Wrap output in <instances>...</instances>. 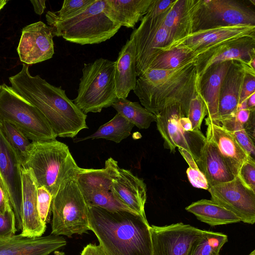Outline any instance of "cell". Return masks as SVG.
I'll return each instance as SVG.
<instances>
[{
    "label": "cell",
    "instance_id": "d6986e66",
    "mask_svg": "<svg viewBox=\"0 0 255 255\" xmlns=\"http://www.w3.org/2000/svg\"><path fill=\"white\" fill-rule=\"evenodd\" d=\"M66 245V240L60 236L28 238L15 234L0 238V255H49Z\"/></svg>",
    "mask_w": 255,
    "mask_h": 255
},
{
    "label": "cell",
    "instance_id": "ab89813d",
    "mask_svg": "<svg viewBox=\"0 0 255 255\" xmlns=\"http://www.w3.org/2000/svg\"><path fill=\"white\" fill-rule=\"evenodd\" d=\"M237 176L246 187L255 192V160L250 157L244 161Z\"/></svg>",
    "mask_w": 255,
    "mask_h": 255
},
{
    "label": "cell",
    "instance_id": "8d00e7d4",
    "mask_svg": "<svg viewBox=\"0 0 255 255\" xmlns=\"http://www.w3.org/2000/svg\"><path fill=\"white\" fill-rule=\"evenodd\" d=\"M178 150L189 165L186 173L190 183L194 187L208 190L209 185L207 180L198 167L193 156L183 149L178 148Z\"/></svg>",
    "mask_w": 255,
    "mask_h": 255
},
{
    "label": "cell",
    "instance_id": "ba28073f",
    "mask_svg": "<svg viewBox=\"0 0 255 255\" xmlns=\"http://www.w3.org/2000/svg\"><path fill=\"white\" fill-rule=\"evenodd\" d=\"M0 121L11 124L32 142L52 141L57 137L43 115L5 84L0 90Z\"/></svg>",
    "mask_w": 255,
    "mask_h": 255
},
{
    "label": "cell",
    "instance_id": "836d02e7",
    "mask_svg": "<svg viewBox=\"0 0 255 255\" xmlns=\"http://www.w3.org/2000/svg\"><path fill=\"white\" fill-rule=\"evenodd\" d=\"M228 236L222 233L208 232L192 247L189 255H219Z\"/></svg>",
    "mask_w": 255,
    "mask_h": 255
},
{
    "label": "cell",
    "instance_id": "5bb4252c",
    "mask_svg": "<svg viewBox=\"0 0 255 255\" xmlns=\"http://www.w3.org/2000/svg\"><path fill=\"white\" fill-rule=\"evenodd\" d=\"M246 36H255V25H237L200 30L172 41L160 49L167 51L184 48L192 51L206 50L225 41Z\"/></svg>",
    "mask_w": 255,
    "mask_h": 255
},
{
    "label": "cell",
    "instance_id": "f1b7e54d",
    "mask_svg": "<svg viewBox=\"0 0 255 255\" xmlns=\"http://www.w3.org/2000/svg\"><path fill=\"white\" fill-rule=\"evenodd\" d=\"M185 210L201 222L212 227L241 222L234 213L211 200L204 199L194 202Z\"/></svg>",
    "mask_w": 255,
    "mask_h": 255
},
{
    "label": "cell",
    "instance_id": "6da1fadb",
    "mask_svg": "<svg viewBox=\"0 0 255 255\" xmlns=\"http://www.w3.org/2000/svg\"><path fill=\"white\" fill-rule=\"evenodd\" d=\"M12 88L34 106L44 117L57 136L75 137L88 128L87 115L67 96L61 87H56L38 75L31 76L28 66L9 77Z\"/></svg>",
    "mask_w": 255,
    "mask_h": 255
},
{
    "label": "cell",
    "instance_id": "f35d334b",
    "mask_svg": "<svg viewBox=\"0 0 255 255\" xmlns=\"http://www.w3.org/2000/svg\"><path fill=\"white\" fill-rule=\"evenodd\" d=\"M52 196L44 187L37 188V207L39 215L46 225L50 221Z\"/></svg>",
    "mask_w": 255,
    "mask_h": 255
},
{
    "label": "cell",
    "instance_id": "1f68e13d",
    "mask_svg": "<svg viewBox=\"0 0 255 255\" xmlns=\"http://www.w3.org/2000/svg\"><path fill=\"white\" fill-rule=\"evenodd\" d=\"M207 50L192 51L184 48H175L162 51L152 62L148 68L158 70L173 69L194 59Z\"/></svg>",
    "mask_w": 255,
    "mask_h": 255
},
{
    "label": "cell",
    "instance_id": "4fadbf2b",
    "mask_svg": "<svg viewBox=\"0 0 255 255\" xmlns=\"http://www.w3.org/2000/svg\"><path fill=\"white\" fill-rule=\"evenodd\" d=\"M255 57V36H246L225 41L194 58L197 74L200 77L212 65L228 61L247 64Z\"/></svg>",
    "mask_w": 255,
    "mask_h": 255
},
{
    "label": "cell",
    "instance_id": "603a6c76",
    "mask_svg": "<svg viewBox=\"0 0 255 255\" xmlns=\"http://www.w3.org/2000/svg\"><path fill=\"white\" fill-rule=\"evenodd\" d=\"M195 162L205 175L209 188L233 180L236 176L217 148L205 137Z\"/></svg>",
    "mask_w": 255,
    "mask_h": 255
},
{
    "label": "cell",
    "instance_id": "d590c367",
    "mask_svg": "<svg viewBox=\"0 0 255 255\" xmlns=\"http://www.w3.org/2000/svg\"><path fill=\"white\" fill-rule=\"evenodd\" d=\"M199 80L196 93L189 103L187 118L192 128V132H200L201 125L203 119L207 116V110L204 99L199 88Z\"/></svg>",
    "mask_w": 255,
    "mask_h": 255
},
{
    "label": "cell",
    "instance_id": "9a60e30c",
    "mask_svg": "<svg viewBox=\"0 0 255 255\" xmlns=\"http://www.w3.org/2000/svg\"><path fill=\"white\" fill-rule=\"evenodd\" d=\"M53 37L51 28L41 21L23 27L17 48L20 61L28 65L51 58Z\"/></svg>",
    "mask_w": 255,
    "mask_h": 255
},
{
    "label": "cell",
    "instance_id": "74e56055",
    "mask_svg": "<svg viewBox=\"0 0 255 255\" xmlns=\"http://www.w3.org/2000/svg\"><path fill=\"white\" fill-rule=\"evenodd\" d=\"M95 0H65L60 9L51 11V14L59 19H65L75 16L87 8Z\"/></svg>",
    "mask_w": 255,
    "mask_h": 255
},
{
    "label": "cell",
    "instance_id": "44dd1931",
    "mask_svg": "<svg viewBox=\"0 0 255 255\" xmlns=\"http://www.w3.org/2000/svg\"><path fill=\"white\" fill-rule=\"evenodd\" d=\"M111 191L132 210L140 215H145L146 186L142 179L133 175L130 170L120 167Z\"/></svg>",
    "mask_w": 255,
    "mask_h": 255
},
{
    "label": "cell",
    "instance_id": "ac0fdd59",
    "mask_svg": "<svg viewBox=\"0 0 255 255\" xmlns=\"http://www.w3.org/2000/svg\"><path fill=\"white\" fill-rule=\"evenodd\" d=\"M188 109L179 105H171L165 107L156 117L157 129L161 135L165 148L170 152H174L175 148H182L189 152L193 157L189 142L185 136V133L182 129L180 119L187 117Z\"/></svg>",
    "mask_w": 255,
    "mask_h": 255
},
{
    "label": "cell",
    "instance_id": "816d5d0a",
    "mask_svg": "<svg viewBox=\"0 0 255 255\" xmlns=\"http://www.w3.org/2000/svg\"><path fill=\"white\" fill-rule=\"evenodd\" d=\"M8 2L6 0H0V10Z\"/></svg>",
    "mask_w": 255,
    "mask_h": 255
},
{
    "label": "cell",
    "instance_id": "83f0119b",
    "mask_svg": "<svg viewBox=\"0 0 255 255\" xmlns=\"http://www.w3.org/2000/svg\"><path fill=\"white\" fill-rule=\"evenodd\" d=\"M199 0H176L166 13L163 25L169 31L172 41L192 33L193 16Z\"/></svg>",
    "mask_w": 255,
    "mask_h": 255
},
{
    "label": "cell",
    "instance_id": "7a4b0ae2",
    "mask_svg": "<svg viewBox=\"0 0 255 255\" xmlns=\"http://www.w3.org/2000/svg\"><path fill=\"white\" fill-rule=\"evenodd\" d=\"M90 229L106 255H152L145 215L110 212L88 205Z\"/></svg>",
    "mask_w": 255,
    "mask_h": 255
},
{
    "label": "cell",
    "instance_id": "ffe728a7",
    "mask_svg": "<svg viewBox=\"0 0 255 255\" xmlns=\"http://www.w3.org/2000/svg\"><path fill=\"white\" fill-rule=\"evenodd\" d=\"M244 73V69L241 63L237 61H233L222 83L217 118L213 123L218 124L220 122L235 116L238 110Z\"/></svg>",
    "mask_w": 255,
    "mask_h": 255
},
{
    "label": "cell",
    "instance_id": "8fae6325",
    "mask_svg": "<svg viewBox=\"0 0 255 255\" xmlns=\"http://www.w3.org/2000/svg\"><path fill=\"white\" fill-rule=\"evenodd\" d=\"M152 255H189L193 245L208 231L183 223L150 226Z\"/></svg>",
    "mask_w": 255,
    "mask_h": 255
},
{
    "label": "cell",
    "instance_id": "d6a6232c",
    "mask_svg": "<svg viewBox=\"0 0 255 255\" xmlns=\"http://www.w3.org/2000/svg\"><path fill=\"white\" fill-rule=\"evenodd\" d=\"M1 131L17 155L22 166L27 160L31 142L14 126L5 121H0Z\"/></svg>",
    "mask_w": 255,
    "mask_h": 255
},
{
    "label": "cell",
    "instance_id": "277c9868",
    "mask_svg": "<svg viewBox=\"0 0 255 255\" xmlns=\"http://www.w3.org/2000/svg\"><path fill=\"white\" fill-rule=\"evenodd\" d=\"M23 166L31 170L37 187H44L52 198L61 185L76 177L81 169L67 145L56 139L31 142L27 160Z\"/></svg>",
    "mask_w": 255,
    "mask_h": 255
},
{
    "label": "cell",
    "instance_id": "52a82bcc",
    "mask_svg": "<svg viewBox=\"0 0 255 255\" xmlns=\"http://www.w3.org/2000/svg\"><path fill=\"white\" fill-rule=\"evenodd\" d=\"M51 235L71 237L90 230L89 207L75 177L61 185L51 204Z\"/></svg>",
    "mask_w": 255,
    "mask_h": 255
},
{
    "label": "cell",
    "instance_id": "8992f818",
    "mask_svg": "<svg viewBox=\"0 0 255 255\" xmlns=\"http://www.w3.org/2000/svg\"><path fill=\"white\" fill-rule=\"evenodd\" d=\"M116 62L100 58L84 65L77 97L73 101L85 114L100 113L118 100L115 79Z\"/></svg>",
    "mask_w": 255,
    "mask_h": 255
},
{
    "label": "cell",
    "instance_id": "e575fe53",
    "mask_svg": "<svg viewBox=\"0 0 255 255\" xmlns=\"http://www.w3.org/2000/svg\"><path fill=\"white\" fill-rule=\"evenodd\" d=\"M84 198L88 205L98 207L113 212L125 211L139 214L121 201L111 191L95 192Z\"/></svg>",
    "mask_w": 255,
    "mask_h": 255
},
{
    "label": "cell",
    "instance_id": "db71d44e",
    "mask_svg": "<svg viewBox=\"0 0 255 255\" xmlns=\"http://www.w3.org/2000/svg\"><path fill=\"white\" fill-rule=\"evenodd\" d=\"M249 255H255V251H252Z\"/></svg>",
    "mask_w": 255,
    "mask_h": 255
},
{
    "label": "cell",
    "instance_id": "ee69618b",
    "mask_svg": "<svg viewBox=\"0 0 255 255\" xmlns=\"http://www.w3.org/2000/svg\"><path fill=\"white\" fill-rule=\"evenodd\" d=\"M12 210L7 192L0 177V213L4 214Z\"/></svg>",
    "mask_w": 255,
    "mask_h": 255
},
{
    "label": "cell",
    "instance_id": "7bdbcfd3",
    "mask_svg": "<svg viewBox=\"0 0 255 255\" xmlns=\"http://www.w3.org/2000/svg\"><path fill=\"white\" fill-rule=\"evenodd\" d=\"M244 71L239 106L255 93V72L245 70Z\"/></svg>",
    "mask_w": 255,
    "mask_h": 255
},
{
    "label": "cell",
    "instance_id": "5b68a950",
    "mask_svg": "<svg viewBox=\"0 0 255 255\" xmlns=\"http://www.w3.org/2000/svg\"><path fill=\"white\" fill-rule=\"evenodd\" d=\"M105 0H95L87 8L72 17L59 19L50 11L45 17L53 36L82 45L99 44L113 37L122 27L105 13Z\"/></svg>",
    "mask_w": 255,
    "mask_h": 255
},
{
    "label": "cell",
    "instance_id": "f907efd6",
    "mask_svg": "<svg viewBox=\"0 0 255 255\" xmlns=\"http://www.w3.org/2000/svg\"><path fill=\"white\" fill-rule=\"evenodd\" d=\"M247 108L251 111H255V93L252 94L246 100Z\"/></svg>",
    "mask_w": 255,
    "mask_h": 255
},
{
    "label": "cell",
    "instance_id": "f546056e",
    "mask_svg": "<svg viewBox=\"0 0 255 255\" xmlns=\"http://www.w3.org/2000/svg\"><path fill=\"white\" fill-rule=\"evenodd\" d=\"M112 107L117 113L140 129L148 128L156 121L155 116L137 102L120 99Z\"/></svg>",
    "mask_w": 255,
    "mask_h": 255
},
{
    "label": "cell",
    "instance_id": "4316f807",
    "mask_svg": "<svg viewBox=\"0 0 255 255\" xmlns=\"http://www.w3.org/2000/svg\"><path fill=\"white\" fill-rule=\"evenodd\" d=\"M153 0H105L104 12L114 22L134 28L147 13Z\"/></svg>",
    "mask_w": 255,
    "mask_h": 255
},
{
    "label": "cell",
    "instance_id": "7402d4cb",
    "mask_svg": "<svg viewBox=\"0 0 255 255\" xmlns=\"http://www.w3.org/2000/svg\"><path fill=\"white\" fill-rule=\"evenodd\" d=\"M205 124L207 126L206 138L217 148L231 170L237 176L242 164L250 156L230 131L213 123L208 118L205 119Z\"/></svg>",
    "mask_w": 255,
    "mask_h": 255
},
{
    "label": "cell",
    "instance_id": "bcb514c9",
    "mask_svg": "<svg viewBox=\"0 0 255 255\" xmlns=\"http://www.w3.org/2000/svg\"><path fill=\"white\" fill-rule=\"evenodd\" d=\"M80 255H106L104 251L99 245L89 244L84 247Z\"/></svg>",
    "mask_w": 255,
    "mask_h": 255
},
{
    "label": "cell",
    "instance_id": "9c48e42d",
    "mask_svg": "<svg viewBox=\"0 0 255 255\" xmlns=\"http://www.w3.org/2000/svg\"><path fill=\"white\" fill-rule=\"evenodd\" d=\"M241 24L255 25V11L250 5L236 0H199L192 32Z\"/></svg>",
    "mask_w": 255,
    "mask_h": 255
},
{
    "label": "cell",
    "instance_id": "b9f144b4",
    "mask_svg": "<svg viewBox=\"0 0 255 255\" xmlns=\"http://www.w3.org/2000/svg\"><path fill=\"white\" fill-rule=\"evenodd\" d=\"M231 132L248 155L255 160V142L247 133L244 127H239Z\"/></svg>",
    "mask_w": 255,
    "mask_h": 255
},
{
    "label": "cell",
    "instance_id": "2e32d148",
    "mask_svg": "<svg viewBox=\"0 0 255 255\" xmlns=\"http://www.w3.org/2000/svg\"><path fill=\"white\" fill-rule=\"evenodd\" d=\"M21 163L0 129V177L15 214L17 230L21 231Z\"/></svg>",
    "mask_w": 255,
    "mask_h": 255
},
{
    "label": "cell",
    "instance_id": "3957f363",
    "mask_svg": "<svg viewBox=\"0 0 255 255\" xmlns=\"http://www.w3.org/2000/svg\"><path fill=\"white\" fill-rule=\"evenodd\" d=\"M198 80L193 59L173 69H147L133 91L143 107L156 116L168 105L179 104L188 110Z\"/></svg>",
    "mask_w": 255,
    "mask_h": 255
},
{
    "label": "cell",
    "instance_id": "7dc6e473",
    "mask_svg": "<svg viewBox=\"0 0 255 255\" xmlns=\"http://www.w3.org/2000/svg\"><path fill=\"white\" fill-rule=\"evenodd\" d=\"M255 111L251 113L250 120L244 126V128L252 140L255 141Z\"/></svg>",
    "mask_w": 255,
    "mask_h": 255
},
{
    "label": "cell",
    "instance_id": "60d3db41",
    "mask_svg": "<svg viewBox=\"0 0 255 255\" xmlns=\"http://www.w3.org/2000/svg\"><path fill=\"white\" fill-rule=\"evenodd\" d=\"M17 231L14 211L12 210L4 214L0 213V238L15 235Z\"/></svg>",
    "mask_w": 255,
    "mask_h": 255
},
{
    "label": "cell",
    "instance_id": "d4e9b609",
    "mask_svg": "<svg viewBox=\"0 0 255 255\" xmlns=\"http://www.w3.org/2000/svg\"><path fill=\"white\" fill-rule=\"evenodd\" d=\"M115 62L116 94L119 99H127L130 92L134 89L137 77L132 39H128L122 47Z\"/></svg>",
    "mask_w": 255,
    "mask_h": 255
},
{
    "label": "cell",
    "instance_id": "4dcf8cb0",
    "mask_svg": "<svg viewBox=\"0 0 255 255\" xmlns=\"http://www.w3.org/2000/svg\"><path fill=\"white\" fill-rule=\"evenodd\" d=\"M134 126L117 113L110 121L102 125L95 132L85 137L77 138V141L87 139L103 138L119 143L130 134Z\"/></svg>",
    "mask_w": 255,
    "mask_h": 255
},
{
    "label": "cell",
    "instance_id": "f5cc1de1",
    "mask_svg": "<svg viewBox=\"0 0 255 255\" xmlns=\"http://www.w3.org/2000/svg\"><path fill=\"white\" fill-rule=\"evenodd\" d=\"M54 255H66L64 253L59 252V251H55L54 252Z\"/></svg>",
    "mask_w": 255,
    "mask_h": 255
},
{
    "label": "cell",
    "instance_id": "e0dca14e",
    "mask_svg": "<svg viewBox=\"0 0 255 255\" xmlns=\"http://www.w3.org/2000/svg\"><path fill=\"white\" fill-rule=\"evenodd\" d=\"M22 230L20 233L23 237L36 238L42 236L46 225L41 220L37 207V185L31 170L21 166Z\"/></svg>",
    "mask_w": 255,
    "mask_h": 255
},
{
    "label": "cell",
    "instance_id": "30bf717a",
    "mask_svg": "<svg viewBox=\"0 0 255 255\" xmlns=\"http://www.w3.org/2000/svg\"><path fill=\"white\" fill-rule=\"evenodd\" d=\"M167 12L160 15L146 13L138 27L134 29L130 34L129 38L133 39L134 44L137 77L149 68L162 52L160 49L172 41L170 32L163 25Z\"/></svg>",
    "mask_w": 255,
    "mask_h": 255
},
{
    "label": "cell",
    "instance_id": "cb8c5ba5",
    "mask_svg": "<svg viewBox=\"0 0 255 255\" xmlns=\"http://www.w3.org/2000/svg\"><path fill=\"white\" fill-rule=\"evenodd\" d=\"M233 61L214 64L199 77V88L207 110V118L212 122L217 118L220 89Z\"/></svg>",
    "mask_w": 255,
    "mask_h": 255
},
{
    "label": "cell",
    "instance_id": "c3c4849f",
    "mask_svg": "<svg viewBox=\"0 0 255 255\" xmlns=\"http://www.w3.org/2000/svg\"><path fill=\"white\" fill-rule=\"evenodd\" d=\"M45 0H31L30 2L32 4L35 12L38 14H42L45 8H46Z\"/></svg>",
    "mask_w": 255,
    "mask_h": 255
},
{
    "label": "cell",
    "instance_id": "681fc988",
    "mask_svg": "<svg viewBox=\"0 0 255 255\" xmlns=\"http://www.w3.org/2000/svg\"><path fill=\"white\" fill-rule=\"evenodd\" d=\"M179 123L184 132H192V124L187 117L183 116L181 117L180 119Z\"/></svg>",
    "mask_w": 255,
    "mask_h": 255
},
{
    "label": "cell",
    "instance_id": "7c38bea8",
    "mask_svg": "<svg viewBox=\"0 0 255 255\" xmlns=\"http://www.w3.org/2000/svg\"><path fill=\"white\" fill-rule=\"evenodd\" d=\"M208 190L211 200L234 213L241 222L251 225L255 223V192L246 187L237 176Z\"/></svg>",
    "mask_w": 255,
    "mask_h": 255
},
{
    "label": "cell",
    "instance_id": "484cf974",
    "mask_svg": "<svg viewBox=\"0 0 255 255\" xmlns=\"http://www.w3.org/2000/svg\"><path fill=\"white\" fill-rule=\"evenodd\" d=\"M119 168L118 162L112 157L105 161L102 169L81 168L75 178L84 197L97 191H111Z\"/></svg>",
    "mask_w": 255,
    "mask_h": 255
},
{
    "label": "cell",
    "instance_id": "11a10c76",
    "mask_svg": "<svg viewBox=\"0 0 255 255\" xmlns=\"http://www.w3.org/2000/svg\"><path fill=\"white\" fill-rule=\"evenodd\" d=\"M0 88H1V85H0Z\"/></svg>",
    "mask_w": 255,
    "mask_h": 255
},
{
    "label": "cell",
    "instance_id": "f6af8a7d",
    "mask_svg": "<svg viewBox=\"0 0 255 255\" xmlns=\"http://www.w3.org/2000/svg\"><path fill=\"white\" fill-rule=\"evenodd\" d=\"M253 111L248 108H239L234 116L236 121L243 127L250 120Z\"/></svg>",
    "mask_w": 255,
    "mask_h": 255
}]
</instances>
